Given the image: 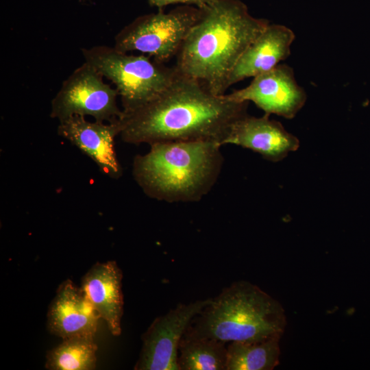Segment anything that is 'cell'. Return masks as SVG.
<instances>
[{
  "label": "cell",
  "mask_w": 370,
  "mask_h": 370,
  "mask_svg": "<svg viewBox=\"0 0 370 370\" xmlns=\"http://www.w3.org/2000/svg\"><path fill=\"white\" fill-rule=\"evenodd\" d=\"M100 316L81 288L69 280L58 286L47 312L49 331L62 339L95 337Z\"/></svg>",
  "instance_id": "12"
},
{
  "label": "cell",
  "mask_w": 370,
  "mask_h": 370,
  "mask_svg": "<svg viewBox=\"0 0 370 370\" xmlns=\"http://www.w3.org/2000/svg\"><path fill=\"white\" fill-rule=\"evenodd\" d=\"M204 9L181 5L169 12L140 16L125 26L114 38V47L122 52L138 51L165 64L176 57Z\"/></svg>",
  "instance_id": "6"
},
{
  "label": "cell",
  "mask_w": 370,
  "mask_h": 370,
  "mask_svg": "<svg viewBox=\"0 0 370 370\" xmlns=\"http://www.w3.org/2000/svg\"><path fill=\"white\" fill-rule=\"evenodd\" d=\"M269 24L251 16L240 0H214L190 29L174 66L212 93L224 95L236 62Z\"/></svg>",
  "instance_id": "2"
},
{
  "label": "cell",
  "mask_w": 370,
  "mask_h": 370,
  "mask_svg": "<svg viewBox=\"0 0 370 370\" xmlns=\"http://www.w3.org/2000/svg\"><path fill=\"white\" fill-rule=\"evenodd\" d=\"M249 102L217 95L179 73L160 95L123 110L116 122L127 143L212 141L223 145L232 125L247 114Z\"/></svg>",
  "instance_id": "1"
},
{
  "label": "cell",
  "mask_w": 370,
  "mask_h": 370,
  "mask_svg": "<svg viewBox=\"0 0 370 370\" xmlns=\"http://www.w3.org/2000/svg\"><path fill=\"white\" fill-rule=\"evenodd\" d=\"M210 301L208 298L180 304L156 318L143 335V347L134 369L180 370V342L193 319Z\"/></svg>",
  "instance_id": "8"
},
{
  "label": "cell",
  "mask_w": 370,
  "mask_h": 370,
  "mask_svg": "<svg viewBox=\"0 0 370 370\" xmlns=\"http://www.w3.org/2000/svg\"><path fill=\"white\" fill-rule=\"evenodd\" d=\"M229 99L253 102L264 114L293 119L306 102L305 90L297 83L293 69L280 64L273 69L253 77L249 84L225 94Z\"/></svg>",
  "instance_id": "9"
},
{
  "label": "cell",
  "mask_w": 370,
  "mask_h": 370,
  "mask_svg": "<svg viewBox=\"0 0 370 370\" xmlns=\"http://www.w3.org/2000/svg\"><path fill=\"white\" fill-rule=\"evenodd\" d=\"M226 144L251 149L274 162L281 161L299 147V139L286 131L280 122L267 114L255 117L247 114L238 119L224 140L223 145Z\"/></svg>",
  "instance_id": "11"
},
{
  "label": "cell",
  "mask_w": 370,
  "mask_h": 370,
  "mask_svg": "<svg viewBox=\"0 0 370 370\" xmlns=\"http://www.w3.org/2000/svg\"><path fill=\"white\" fill-rule=\"evenodd\" d=\"M281 336L256 341H233L227 346L225 370H272L278 364Z\"/></svg>",
  "instance_id": "15"
},
{
  "label": "cell",
  "mask_w": 370,
  "mask_h": 370,
  "mask_svg": "<svg viewBox=\"0 0 370 370\" xmlns=\"http://www.w3.org/2000/svg\"><path fill=\"white\" fill-rule=\"evenodd\" d=\"M225 343L185 332L178 347L180 370H225Z\"/></svg>",
  "instance_id": "16"
},
{
  "label": "cell",
  "mask_w": 370,
  "mask_h": 370,
  "mask_svg": "<svg viewBox=\"0 0 370 370\" xmlns=\"http://www.w3.org/2000/svg\"><path fill=\"white\" fill-rule=\"evenodd\" d=\"M116 121L91 122L85 116L74 115L59 121L58 134L91 158L104 175L118 179L123 169L114 147V139L120 133Z\"/></svg>",
  "instance_id": "10"
},
{
  "label": "cell",
  "mask_w": 370,
  "mask_h": 370,
  "mask_svg": "<svg viewBox=\"0 0 370 370\" xmlns=\"http://www.w3.org/2000/svg\"><path fill=\"white\" fill-rule=\"evenodd\" d=\"M97 351L95 337L64 338L47 353L45 368L50 370H92L96 367Z\"/></svg>",
  "instance_id": "17"
},
{
  "label": "cell",
  "mask_w": 370,
  "mask_h": 370,
  "mask_svg": "<svg viewBox=\"0 0 370 370\" xmlns=\"http://www.w3.org/2000/svg\"><path fill=\"white\" fill-rule=\"evenodd\" d=\"M103 78L84 62L63 82L52 99L50 116L59 121L74 115L90 116L103 123L117 120L122 114L116 101L119 93Z\"/></svg>",
  "instance_id": "7"
},
{
  "label": "cell",
  "mask_w": 370,
  "mask_h": 370,
  "mask_svg": "<svg viewBox=\"0 0 370 370\" xmlns=\"http://www.w3.org/2000/svg\"><path fill=\"white\" fill-rule=\"evenodd\" d=\"M295 35L288 27L269 24L243 52L231 71L226 84H233L266 73L285 60L291 53Z\"/></svg>",
  "instance_id": "13"
},
{
  "label": "cell",
  "mask_w": 370,
  "mask_h": 370,
  "mask_svg": "<svg viewBox=\"0 0 370 370\" xmlns=\"http://www.w3.org/2000/svg\"><path fill=\"white\" fill-rule=\"evenodd\" d=\"M214 0H148L151 6L162 10L167 5L174 4L188 5L205 9L208 7Z\"/></svg>",
  "instance_id": "18"
},
{
  "label": "cell",
  "mask_w": 370,
  "mask_h": 370,
  "mask_svg": "<svg viewBox=\"0 0 370 370\" xmlns=\"http://www.w3.org/2000/svg\"><path fill=\"white\" fill-rule=\"evenodd\" d=\"M133 162V176L149 197L166 202L199 201L217 182L223 157L212 141L158 143Z\"/></svg>",
  "instance_id": "3"
},
{
  "label": "cell",
  "mask_w": 370,
  "mask_h": 370,
  "mask_svg": "<svg viewBox=\"0 0 370 370\" xmlns=\"http://www.w3.org/2000/svg\"><path fill=\"white\" fill-rule=\"evenodd\" d=\"M123 273L114 261L95 263L84 275L81 289L114 336L121 334Z\"/></svg>",
  "instance_id": "14"
},
{
  "label": "cell",
  "mask_w": 370,
  "mask_h": 370,
  "mask_svg": "<svg viewBox=\"0 0 370 370\" xmlns=\"http://www.w3.org/2000/svg\"><path fill=\"white\" fill-rule=\"evenodd\" d=\"M286 321L281 304L244 280L225 288L197 314L186 333L225 343L282 336Z\"/></svg>",
  "instance_id": "4"
},
{
  "label": "cell",
  "mask_w": 370,
  "mask_h": 370,
  "mask_svg": "<svg viewBox=\"0 0 370 370\" xmlns=\"http://www.w3.org/2000/svg\"><path fill=\"white\" fill-rule=\"evenodd\" d=\"M84 62L115 86L123 110L136 108L163 92L179 75L148 56L131 55L114 47L96 45L82 49Z\"/></svg>",
  "instance_id": "5"
}]
</instances>
